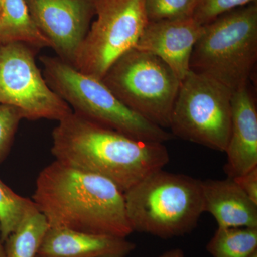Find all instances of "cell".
Returning <instances> with one entry per match:
<instances>
[{
  "instance_id": "7c38bea8",
  "label": "cell",
  "mask_w": 257,
  "mask_h": 257,
  "mask_svg": "<svg viewBox=\"0 0 257 257\" xmlns=\"http://www.w3.org/2000/svg\"><path fill=\"white\" fill-rule=\"evenodd\" d=\"M224 172L234 179L257 167V109L248 85L232 93Z\"/></svg>"
},
{
  "instance_id": "484cf974",
  "label": "cell",
  "mask_w": 257,
  "mask_h": 257,
  "mask_svg": "<svg viewBox=\"0 0 257 257\" xmlns=\"http://www.w3.org/2000/svg\"><path fill=\"white\" fill-rule=\"evenodd\" d=\"M0 4H1V0H0Z\"/></svg>"
},
{
  "instance_id": "9a60e30c",
  "label": "cell",
  "mask_w": 257,
  "mask_h": 257,
  "mask_svg": "<svg viewBox=\"0 0 257 257\" xmlns=\"http://www.w3.org/2000/svg\"><path fill=\"white\" fill-rule=\"evenodd\" d=\"M22 42L33 48L51 47L30 16L25 0H1L0 46Z\"/></svg>"
},
{
  "instance_id": "6da1fadb",
  "label": "cell",
  "mask_w": 257,
  "mask_h": 257,
  "mask_svg": "<svg viewBox=\"0 0 257 257\" xmlns=\"http://www.w3.org/2000/svg\"><path fill=\"white\" fill-rule=\"evenodd\" d=\"M55 161L111 181L123 192L170 162L164 143L138 140L73 111L52 131Z\"/></svg>"
},
{
  "instance_id": "44dd1931",
  "label": "cell",
  "mask_w": 257,
  "mask_h": 257,
  "mask_svg": "<svg viewBox=\"0 0 257 257\" xmlns=\"http://www.w3.org/2000/svg\"><path fill=\"white\" fill-rule=\"evenodd\" d=\"M23 119V115L16 108L0 104V163L9 155L15 133Z\"/></svg>"
},
{
  "instance_id": "5bb4252c",
  "label": "cell",
  "mask_w": 257,
  "mask_h": 257,
  "mask_svg": "<svg viewBox=\"0 0 257 257\" xmlns=\"http://www.w3.org/2000/svg\"><path fill=\"white\" fill-rule=\"evenodd\" d=\"M204 212L210 213L218 227L257 228V203L233 179L202 181Z\"/></svg>"
},
{
  "instance_id": "5b68a950",
  "label": "cell",
  "mask_w": 257,
  "mask_h": 257,
  "mask_svg": "<svg viewBox=\"0 0 257 257\" xmlns=\"http://www.w3.org/2000/svg\"><path fill=\"white\" fill-rule=\"evenodd\" d=\"M40 61L49 87L74 112L138 140L165 143L174 138L128 109L101 79L79 72L58 57L44 56Z\"/></svg>"
},
{
  "instance_id": "cb8c5ba5",
  "label": "cell",
  "mask_w": 257,
  "mask_h": 257,
  "mask_svg": "<svg viewBox=\"0 0 257 257\" xmlns=\"http://www.w3.org/2000/svg\"><path fill=\"white\" fill-rule=\"evenodd\" d=\"M0 257H5L4 245L2 241L1 236H0Z\"/></svg>"
},
{
  "instance_id": "3957f363",
  "label": "cell",
  "mask_w": 257,
  "mask_h": 257,
  "mask_svg": "<svg viewBox=\"0 0 257 257\" xmlns=\"http://www.w3.org/2000/svg\"><path fill=\"white\" fill-rule=\"evenodd\" d=\"M133 231L161 239L189 234L204 212L202 181L162 170L124 192Z\"/></svg>"
},
{
  "instance_id": "ffe728a7",
  "label": "cell",
  "mask_w": 257,
  "mask_h": 257,
  "mask_svg": "<svg viewBox=\"0 0 257 257\" xmlns=\"http://www.w3.org/2000/svg\"><path fill=\"white\" fill-rule=\"evenodd\" d=\"M253 3L256 0H199L192 18L205 25L224 13Z\"/></svg>"
},
{
  "instance_id": "7a4b0ae2",
  "label": "cell",
  "mask_w": 257,
  "mask_h": 257,
  "mask_svg": "<svg viewBox=\"0 0 257 257\" xmlns=\"http://www.w3.org/2000/svg\"><path fill=\"white\" fill-rule=\"evenodd\" d=\"M32 201L50 227L125 238L134 232L116 184L57 161L39 174Z\"/></svg>"
},
{
  "instance_id": "8992f818",
  "label": "cell",
  "mask_w": 257,
  "mask_h": 257,
  "mask_svg": "<svg viewBox=\"0 0 257 257\" xmlns=\"http://www.w3.org/2000/svg\"><path fill=\"white\" fill-rule=\"evenodd\" d=\"M101 80L128 109L161 128H170L181 81L159 57L132 49Z\"/></svg>"
},
{
  "instance_id": "ba28073f",
  "label": "cell",
  "mask_w": 257,
  "mask_h": 257,
  "mask_svg": "<svg viewBox=\"0 0 257 257\" xmlns=\"http://www.w3.org/2000/svg\"><path fill=\"white\" fill-rule=\"evenodd\" d=\"M91 23L73 64L99 79L119 57L135 48L146 28L145 0H93Z\"/></svg>"
},
{
  "instance_id": "ac0fdd59",
  "label": "cell",
  "mask_w": 257,
  "mask_h": 257,
  "mask_svg": "<svg viewBox=\"0 0 257 257\" xmlns=\"http://www.w3.org/2000/svg\"><path fill=\"white\" fill-rule=\"evenodd\" d=\"M33 205V201L19 195L0 179V236L3 243Z\"/></svg>"
},
{
  "instance_id": "8fae6325",
  "label": "cell",
  "mask_w": 257,
  "mask_h": 257,
  "mask_svg": "<svg viewBox=\"0 0 257 257\" xmlns=\"http://www.w3.org/2000/svg\"><path fill=\"white\" fill-rule=\"evenodd\" d=\"M204 25L192 17L149 21L135 48L156 56L182 81L190 71L191 55Z\"/></svg>"
},
{
  "instance_id": "52a82bcc",
  "label": "cell",
  "mask_w": 257,
  "mask_h": 257,
  "mask_svg": "<svg viewBox=\"0 0 257 257\" xmlns=\"http://www.w3.org/2000/svg\"><path fill=\"white\" fill-rule=\"evenodd\" d=\"M232 92L214 79L189 71L180 83L170 128L173 137L226 151Z\"/></svg>"
},
{
  "instance_id": "d4e9b609",
  "label": "cell",
  "mask_w": 257,
  "mask_h": 257,
  "mask_svg": "<svg viewBox=\"0 0 257 257\" xmlns=\"http://www.w3.org/2000/svg\"><path fill=\"white\" fill-rule=\"evenodd\" d=\"M251 257H257V252L253 253L252 256H251Z\"/></svg>"
},
{
  "instance_id": "d6986e66",
  "label": "cell",
  "mask_w": 257,
  "mask_h": 257,
  "mask_svg": "<svg viewBox=\"0 0 257 257\" xmlns=\"http://www.w3.org/2000/svg\"><path fill=\"white\" fill-rule=\"evenodd\" d=\"M199 0H145L149 21L177 20L193 16Z\"/></svg>"
},
{
  "instance_id": "9c48e42d",
  "label": "cell",
  "mask_w": 257,
  "mask_h": 257,
  "mask_svg": "<svg viewBox=\"0 0 257 257\" xmlns=\"http://www.w3.org/2000/svg\"><path fill=\"white\" fill-rule=\"evenodd\" d=\"M35 50L22 42L0 46V104L16 108L23 119L60 121L72 109L49 87Z\"/></svg>"
},
{
  "instance_id": "2e32d148",
  "label": "cell",
  "mask_w": 257,
  "mask_h": 257,
  "mask_svg": "<svg viewBox=\"0 0 257 257\" xmlns=\"http://www.w3.org/2000/svg\"><path fill=\"white\" fill-rule=\"evenodd\" d=\"M47 219L35 203L16 229L5 241V257H37L47 230Z\"/></svg>"
},
{
  "instance_id": "7402d4cb",
  "label": "cell",
  "mask_w": 257,
  "mask_h": 257,
  "mask_svg": "<svg viewBox=\"0 0 257 257\" xmlns=\"http://www.w3.org/2000/svg\"><path fill=\"white\" fill-rule=\"evenodd\" d=\"M233 179L250 199L257 203V167Z\"/></svg>"
},
{
  "instance_id": "e0dca14e",
  "label": "cell",
  "mask_w": 257,
  "mask_h": 257,
  "mask_svg": "<svg viewBox=\"0 0 257 257\" xmlns=\"http://www.w3.org/2000/svg\"><path fill=\"white\" fill-rule=\"evenodd\" d=\"M207 250L213 257H251L257 252V228L218 227Z\"/></svg>"
},
{
  "instance_id": "277c9868",
  "label": "cell",
  "mask_w": 257,
  "mask_h": 257,
  "mask_svg": "<svg viewBox=\"0 0 257 257\" xmlns=\"http://www.w3.org/2000/svg\"><path fill=\"white\" fill-rule=\"evenodd\" d=\"M257 61V4L220 15L204 25L189 67L230 91L246 87Z\"/></svg>"
},
{
  "instance_id": "603a6c76",
  "label": "cell",
  "mask_w": 257,
  "mask_h": 257,
  "mask_svg": "<svg viewBox=\"0 0 257 257\" xmlns=\"http://www.w3.org/2000/svg\"><path fill=\"white\" fill-rule=\"evenodd\" d=\"M158 257H186V256L183 250L177 248L169 250Z\"/></svg>"
},
{
  "instance_id": "4fadbf2b",
  "label": "cell",
  "mask_w": 257,
  "mask_h": 257,
  "mask_svg": "<svg viewBox=\"0 0 257 257\" xmlns=\"http://www.w3.org/2000/svg\"><path fill=\"white\" fill-rule=\"evenodd\" d=\"M136 244L125 237L50 227L38 256L41 257H126Z\"/></svg>"
},
{
  "instance_id": "4316f807",
  "label": "cell",
  "mask_w": 257,
  "mask_h": 257,
  "mask_svg": "<svg viewBox=\"0 0 257 257\" xmlns=\"http://www.w3.org/2000/svg\"><path fill=\"white\" fill-rule=\"evenodd\" d=\"M37 257H41V256H37Z\"/></svg>"
},
{
  "instance_id": "30bf717a",
  "label": "cell",
  "mask_w": 257,
  "mask_h": 257,
  "mask_svg": "<svg viewBox=\"0 0 257 257\" xmlns=\"http://www.w3.org/2000/svg\"><path fill=\"white\" fill-rule=\"evenodd\" d=\"M57 57L73 66L94 16L93 0H25Z\"/></svg>"
}]
</instances>
